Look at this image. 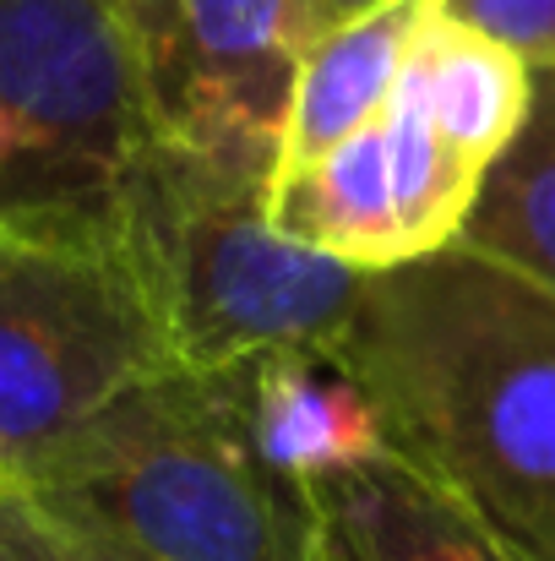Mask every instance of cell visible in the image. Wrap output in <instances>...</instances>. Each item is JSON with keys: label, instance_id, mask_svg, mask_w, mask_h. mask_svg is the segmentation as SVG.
<instances>
[{"label": "cell", "instance_id": "cell-1", "mask_svg": "<svg viewBox=\"0 0 555 561\" xmlns=\"http://www.w3.org/2000/svg\"><path fill=\"white\" fill-rule=\"evenodd\" d=\"M386 453L507 561H555V300L463 245L375 273L338 344Z\"/></svg>", "mask_w": 555, "mask_h": 561}, {"label": "cell", "instance_id": "cell-2", "mask_svg": "<svg viewBox=\"0 0 555 561\" xmlns=\"http://www.w3.org/2000/svg\"><path fill=\"white\" fill-rule=\"evenodd\" d=\"M11 485L159 561H327L316 491L256 453L234 366L126 387Z\"/></svg>", "mask_w": 555, "mask_h": 561}, {"label": "cell", "instance_id": "cell-3", "mask_svg": "<svg viewBox=\"0 0 555 561\" xmlns=\"http://www.w3.org/2000/svg\"><path fill=\"white\" fill-rule=\"evenodd\" d=\"M115 218L181 371L267 350H338L366 273L294 245L273 224V181L159 142L115 196Z\"/></svg>", "mask_w": 555, "mask_h": 561}, {"label": "cell", "instance_id": "cell-4", "mask_svg": "<svg viewBox=\"0 0 555 561\" xmlns=\"http://www.w3.org/2000/svg\"><path fill=\"white\" fill-rule=\"evenodd\" d=\"M159 371L181 366L115 213L0 218V480Z\"/></svg>", "mask_w": 555, "mask_h": 561}, {"label": "cell", "instance_id": "cell-5", "mask_svg": "<svg viewBox=\"0 0 555 561\" xmlns=\"http://www.w3.org/2000/svg\"><path fill=\"white\" fill-rule=\"evenodd\" d=\"M0 218L115 213L153 148L142 33L120 0H0Z\"/></svg>", "mask_w": 555, "mask_h": 561}, {"label": "cell", "instance_id": "cell-6", "mask_svg": "<svg viewBox=\"0 0 555 561\" xmlns=\"http://www.w3.org/2000/svg\"><path fill=\"white\" fill-rule=\"evenodd\" d=\"M159 142L278 181L305 33L294 0H170L142 33Z\"/></svg>", "mask_w": 555, "mask_h": 561}, {"label": "cell", "instance_id": "cell-7", "mask_svg": "<svg viewBox=\"0 0 555 561\" xmlns=\"http://www.w3.org/2000/svg\"><path fill=\"white\" fill-rule=\"evenodd\" d=\"M234 381L256 453L300 485L386 447L375 403L338 350H267L234 360Z\"/></svg>", "mask_w": 555, "mask_h": 561}, {"label": "cell", "instance_id": "cell-8", "mask_svg": "<svg viewBox=\"0 0 555 561\" xmlns=\"http://www.w3.org/2000/svg\"><path fill=\"white\" fill-rule=\"evenodd\" d=\"M273 224L294 245L333 256L366 278L414 262L403 240V218H397V186H392L381 121H370L366 131H355L349 142L327 148L311 164L278 170Z\"/></svg>", "mask_w": 555, "mask_h": 561}, {"label": "cell", "instance_id": "cell-9", "mask_svg": "<svg viewBox=\"0 0 555 561\" xmlns=\"http://www.w3.org/2000/svg\"><path fill=\"white\" fill-rule=\"evenodd\" d=\"M327 561H507L397 453L360 458L316 485Z\"/></svg>", "mask_w": 555, "mask_h": 561}, {"label": "cell", "instance_id": "cell-10", "mask_svg": "<svg viewBox=\"0 0 555 561\" xmlns=\"http://www.w3.org/2000/svg\"><path fill=\"white\" fill-rule=\"evenodd\" d=\"M430 11H436V0H397V5L360 16L305 49L294 99H289L278 170L322 159L327 148L349 142L355 131H366L370 121L386 115V104L403 82L408 49H414L419 27L430 22Z\"/></svg>", "mask_w": 555, "mask_h": 561}, {"label": "cell", "instance_id": "cell-11", "mask_svg": "<svg viewBox=\"0 0 555 561\" xmlns=\"http://www.w3.org/2000/svg\"><path fill=\"white\" fill-rule=\"evenodd\" d=\"M403 93L425 110V121L469 164L490 170L529 115L534 71L512 49L430 11V22L419 27V38L408 49Z\"/></svg>", "mask_w": 555, "mask_h": 561}, {"label": "cell", "instance_id": "cell-12", "mask_svg": "<svg viewBox=\"0 0 555 561\" xmlns=\"http://www.w3.org/2000/svg\"><path fill=\"white\" fill-rule=\"evenodd\" d=\"M458 245L555 300V71H534L529 115L490 164Z\"/></svg>", "mask_w": 555, "mask_h": 561}, {"label": "cell", "instance_id": "cell-13", "mask_svg": "<svg viewBox=\"0 0 555 561\" xmlns=\"http://www.w3.org/2000/svg\"><path fill=\"white\" fill-rule=\"evenodd\" d=\"M0 561H159L137 551L131 540L66 518L55 507H44L38 496H27L22 485L0 480Z\"/></svg>", "mask_w": 555, "mask_h": 561}, {"label": "cell", "instance_id": "cell-14", "mask_svg": "<svg viewBox=\"0 0 555 561\" xmlns=\"http://www.w3.org/2000/svg\"><path fill=\"white\" fill-rule=\"evenodd\" d=\"M436 16L512 49L529 71H555V0H436Z\"/></svg>", "mask_w": 555, "mask_h": 561}, {"label": "cell", "instance_id": "cell-15", "mask_svg": "<svg viewBox=\"0 0 555 561\" xmlns=\"http://www.w3.org/2000/svg\"><path fill=\"white\" fill-rule=\"evenodd\" d=\"M386 5H397V0H294V11H300V33H305V49H311L316 38H327V33L360 22V16L386 11Z\"/></svg>", "mask_w": 555, "mask_h": 561}, {"label": "cell", "instance_id": "cell-16", "mask_svg": "<svg viewBox=\"0 0 555 561\" xmlns=\"http://www.w3.org/2000/svg\"><path fill=\"white\" fill-rule=\"evenodd\" d=\"M120 5H126V16L137 22V33H148V27L159 22V11H164L170 0H120Z\"/></svg>", "mask_w": 555, "mask_h": 561}]
</instances>
